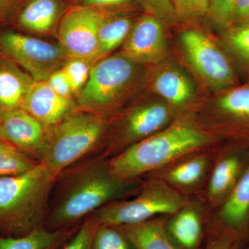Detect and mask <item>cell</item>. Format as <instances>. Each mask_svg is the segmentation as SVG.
I'll return each instance as SVG.
<instances>
[{
  "label": "cell",
  "mask_w": 249,
  "mask_h": 249,
  "mask_svg": "<svg viewBox=\"0 0 249 249\" xmlns=\"http://www.w3.org/2000/svg\"><path fill=\"white\" fill-rule=\"evenodd\" d=\"M170 119L168 106L151 103L131 107L118 119L112 137L103 155L108 158L135 142L161 130Z\"/></svg>",
  "instance_id": "cell-10"
},
{
  "label": "cell",
  "mask_w": 249,
  "mask_h": 249,
  "mask_svg": "<svg viewBox=\"0 0 249 249\" xmlns=\"http://www.w3.org/2000/svg\"><path fill=\"white\" fill-rule=\"evenodd\" d=\"M242 24H249V0H237L235 4L232 26Z\"/></svg>",
  "instance_id": "cell-35"
},
{
  "label": "cell",
  "mask_w": 249,
  "mask_h": 249,
  "mask_svg": "<svg viewBox=\"0 0 249 249\" xmlns=\"http://www.w3.org/2000/svg\"><path fill=\"white\" fill-rule=\"evenodd\" d=\"M127 183L113 177L108 158L102 155L80 160L59 175L44 226L57 230L78 225L120 196Z\"/></svg>",
  "instance_id": "cell-1"
},
{
  "label": "cell",
  "mask_w": 249,
  "mask_h": 249,
  "mask_svg": "<svg viewBox=\"0 0 249 249\" xmlns=\"http://www.w3.org/2000/svg\"><path fill=\"white\" fill-rule=\"evenodd\" d=\"M177 16L196 19L207 14L209 0H173Z\"/></svg>",
  "instance_id": "cell-31"
},
{
  "label": "cell",
  "mask_w": 249,
  "mask_h": 249,
  "mask_svg": "<svg viewBox=\"0 0 249 249\" xmlns=\"http://www.w3.org/2000/svg\"><path fill=\"white\" fill-rule=\"evenodd\" d=\"M139 66L121 52L95 62L88 82L75 97L77 109L106 119L132 89Z\"/></svg>",
  "instance_id": "cell-5"
},
{
  "label": "cell",
  "mask_w": 249,
  "mask_h": 249,
  "mask_svg": "<svg viewBox=\"0 0 249 249\" xmlns=\"http://www.w3.org/2000/svg\"><path fill=\"white\" fill-rule=\"evenodd\" d=\"M98 225L91 215L85 218L74 235L61 249H91V242Z\"/></svg>",
  "instance_id": "cell-30"
},
{
  "label": "cell",
  "mask_w": 249,
  "mask_h": 249,
  "mask_svg": "<svg viewBox=\"0 0 249 249\" xmlns=\"http://www.w3.org/2000/svg\"><path fill=\"white\" fill-rule=\"evenodd\" d=\"M132 0H80V5L107 9L111 6H121L130 2Z\"/></svg>",
  "instance_id": "cell-37"
},
{
  "label": "cell",
  "mask_w": 249,
  "mask_h": 249,
  "mask_svg": "<svg viewBox=\"0 0 249 249\" xmlns=\"http://www.w3.org/2000/svg\"><path fill=\"white\" fill-rule=\"evenodd\" d=\"M106 9L76 4L67 9L56 31L59 45L67 58L99 60L98 32Z\"/></svg>",
  "instance_id": "cell-8"
},
{
  "label": "cell",
  "mask_w": 249,
  "mask_h": 249,
  "mask_svg": "<svg viewBox=\"0 0 249 249\" xmlns=\"http://www.w3.org/2000/svg\"><path fill=\"white\" fill-rule=\"evenodd\" d=\"M179 40L187 60L206 83L217 89L235 85L230 60L208 36L199 31L186 30L181 33Z\"/></svg>",
  "instance_id": "cell-9"
},
{
  "label": "cell",
  "mask_w": 249,
  "mask_h": 249,
  "mask_svg": "<svg viewBox=\"0 0 249 249\" xmlns=\"http://www.w3.org/2000/svg\"><path fill=\"white\" fill-rule=\"evenodd\" d=\"M218 107L234 119L249 121V85L229 89L218 100Z\"/></svg>",
  "instance_id": "cell-24"
},
{
  "label": "cell",
  "mask_w": 249,
  "mask_h": 249,
  "mask_svg": "<svg viewBox=\"0 0 249 249\" xmlns=\"http://www.w3.org/2000/svg\"><path fill=\"white\" fill-rule=\"evenodd\" d=\"M152 88L157 94L170 104L183 107L188 104L196 94L193 80L176 67H163L152 80Z\"/></svg>",
  "instance_id": "cell-16"
},
{
  "label": "cell",
  "mask_w": 249,
  "mask_h": 249,
  "mask_svg": "<svg viewBox=\"0 0 249 249\" xmlns=\"http://www.w3.org/2000/svg\"><path fill=\"white\" fill-rule=\"evenodd\" d=\"M38 163L30 155L0 139V176L22 173Z\"/></svg>",
  "instance_id": "cell-23"
},
{
  "label": "cell",
  "mask_w": 249,
  "mask_h": 249,
  "mask_svg": "<svg viewBox=\"0 0 249 249\" xmlns=\"http://www.w3.org/2000/svg\"><path fill=\"white\" fill-rule=\"evenodd\" d=\"M91 249H134L118 227L98 225L91 242Z\"/></svg>",
  "instance_id": "cell-26"
},
{
  "label": "cell",
  "mask_w": 249,
  "mask_h": 249,
  "mask_svg": "<svg viewBox=\"0 0 249 249\" xmlns=\"http://www.w3.org/2000/svg\"><path fill=\"white\" fill-rule=\"evenodd\" d=\"M228 47L249 67V24L232 26L225 35Z\"/></svg>",
  "instance_id": "cell-28"
},
{
  "label": "cell",
  "mask_w": 249,
  "mask_h": 249,
  "mask_svg": "<svg viewBox=\"0 0 249 249\" xmlns=\"http://www.w3.org/2000/svg\"><path fill=\"white\" fill-rule=\"evenodd\" d=\"M25 0H0V23L9 19Z\"/></svg>",
  "instance_id": "cell-36"
},
{
  "label": "cell",
  "mask_w": 249,
  "mask_h": 249,
  "mask_svg": "<svg viewBox=\"0 0 249 249\" xmlns=\"http://www.w3.org/2000/svg\"><path fill=\"white\" fill-rule=\"evenodd\" d=\"M1 114H2V112H1V111H0V119H1Z\"/></svg>",
  "instance_id": "cell-39"
},
{
  "label": "cell",
  "mask_w": 249,
  "mask_h": 249,
  "mask_svg": "<svg viewBox=\"0 0 249 249\" xmlns=\"http://www.w3.org/2000/svg\"><path fill=\"white\" fill-rule=\"evenodd\" d=\"M66 10L63 0H25L15 14V22L29 34L49 36L56 33Z\"/></svg>",
  "instance_id": "cell-14"
},
{
  "label": "cell",
  "mask_w": 249,
  "mask_h": 249,
  "mask_svg": "<svg viewBox=\"0 0 249 249\" xmlns=\"http://www.w3.org/2000/svg\"><path fill=\"white\" fill-rule=\"evenodd\" d=\"M3 57H4V55L1 53V49H0V61H1V59H2Z\"/></svg>",
  "instance_id": "cell-38"
},
{
  "label": "cell",
  "mask_w": 249,
  "mask_h": 249,
  "mask_svg": "<svg viewBox=\"0 0 249 249\" xmlns=\"http://www.w3.org/2000/svg\"><path fill=\"white\" fill-rule=\"evenodd\" d=\"M183 204L184 199L178 192L163 181H154L147 183L131 200L111 201L91 216L98 225L122 227L160 214H175Z\"/></svg>",
  "instance_id": "cell-6"
},
{
  "label": "cell",
  "mask_w": 249,
  "mask_h": 249,
  "mask_svg": "<svg viewBox=\"0 0 249 249\" xmlns=\"http://www.w3.org/2000/svg\"><path fill=\"white\" fill-rule=\"evenodd\" d=\"M247 249H249V248Z\"/></svg>",
  "instance_id": "cell-40"
},
{
  "label": "cell",
  "mask_w": 249,
  "mask_h": 249,
  "mask_svg": "<svg viewBox=\"0 0 249 249\" xmlns=\"http://www.w3.org/2000/svg\"><path fill=\"white\" fill-rule=\"evenodd\" d=\"M155 16L163 20H171L177 16L173 0H143Z\"/></svg>",
  "instance_id": "cell-34"
},
{
  "label": "cell",
  "mask_w": 249,
  "mask_h": 249,
  "mask_svg": "<svg viewBox=\"0 0 249 249\" xmlns=\"http://www.w3.org/2000/svg\"><path fill=\"white\" fill-rule=\"evenodd\" d=\"M46 81L59 96L75 100L74 93L71 89V85L62 68L53 72Z\"/></svg>",
  "instance_id": "cell-33"
},
{
  "label": "cell",
  "mask_w": 249,
  "mask_h": 249,
  "mask_svg": "<svg viewBox=\"0 0 249 249\" xmlns=\"http://www.w3.org/2000/svg\"><path fill=\"white\" fill-rule=\"evenodd\" d=\"M93 63L83 58H68L62 70L70 81L75 97L86 84Z\"/></svg>",
  "instance_id": "cell-27"
},
{
  "label": "cell",
  "mask_w": 249,
  "mask_h": 249,
  "mask_svg": "<svg viewBox=\"0 0 249 249\" xmlns=\"http://www.w3.org/2000/svg\"><path fill=\"white\" fill-rule=\"evenodd\" d=\"M237 0H209L207 14L214 24L222 28L232 26V15Z\"/></svg>",
  "instance_id": "cell-29"
},
{
  "label": "cell",
  "mask_w": 249,
  "mask_h": 249,
  "mask_svg": "<svg viewBox=\"0 0 249 249\" xmlns=\"http://www.w3.org/2000/svg\"><path fill=\"white\" fill-rule=\"evenodd\" d=\"M0 49L35 81L48 79L68 58L58 43L11 30L0 32Z\"/></svg>",
  "instance_id": "cell-7"
},
{
  "label": "cell",
  "mask_w": 249,
  "mask_h": 249,
  "mask_svg": "<svg viewBox=\"0 0 249 249\" xmlns=\"http://www.w3.org/2000/svg\"><path fill=\"white\" fill-rule=\"evenodd\" d=\"M249 216V166L233 189L221 212L222 229L240 237Z\"/></svg>",
  "instance_id": "cell-18"
},
{
  "label": "cell",
  "mask_w": 249,
  "mask_h": 249,
  "mask_svg": "<svg viewBox=\"0 0 249 249\" xmlns=\"http://www.w3.org/2000/svg\"><path fill=\"white\" fill-rule=\"evenodd\" d=\"M48 129L22 108L3 112L0 119V139L38 161ZM39 162V161H38Z\"/></svg>",
  "instance_id": "cell-12"
},
{
  "label": "cell",
  "mask_w": 249,
  "mask_h": 249,
  "mask_svg": "<svg viewBox=\"0 0 249 249\" xmlns=\"http://www.w3.org/2000/svg\"><path fill=\"white\" fill-rule=\"evenodd\" d=\"M79 226L52 230L42 225L19 237L0 235V249H61Z\"/></svg>",
  "instance_id": "cell-17"
},
{
  "label": "cell",
  "mask_w": 249,
  "mask_h": 249,
  "mask_svg": "<svg viewBox=\"0 0 249 249\" xmlns=\"http://www.w3.org/2000/svg\"><path fill=\"white\" fill-rule=\"evenodd\" d=\"M210 137L188 124H177L129 145L108 159L114 178L123 182L149 173L204 146Z\"/></svg>",
  "instance_id": "cell-3"
},
{
  "label": "cell",
  "mask_w": 249,
  "mask_h": 249,
  "mask_svg": "<svg viewBox=\"0 0 249 249\" xmlns=\"http://www.w3.org/2000/svg\"><path fill=\"white\" fill-rule=\"evenodd\" d=\"M208 160L206 157H196L183 162L167 173L165 178L174 184L189 186L197 182L202 177Z\"/></svg>",
  "instance_id": "cell-25"
},
{
  "label": "cell",
  "mask_w": 249,
  "mask_h": 249,
  "mask_svg": "<svg viewBox=\"0 0 249 249\" xmlns=\"http://www.w3.org/2000/svg\"><path fill=\"white\" fill-rule=\"evenodd\" d=\"M241 168L240 160L231 156L219 162L214 168L209 183V193L217 197L224 195L234 184Z\"/></svg>",
  "instance_id": "cell-22"
},
{
  "label": "cell",
  "mask_w": 249,
  "mask_h": 249,
  "mask_svg": "<svg viewBox=\"0 0 249 249\" xmlns=\"http://www.w3.org/2000/svg\"><path fill=\"white\" fill-rule=\"evenodd\" d=\"M35 80L11 59L0 61V111L21 108Z\"/></svg>",
  "instance_id": "cell-15"
},
{
  "label": "cell",
  "mask_w": 249,
  "mask_h": 249,
  "mask_svg": "<svg viewBox=\"0 0 249 249\" xmlns=\"http://www.w3.org/2000/svg\"><path fill=\"white\" fill-rule=\"evenodd\" d=\"M58 178L40 163L22 173L0 176V235L19 237L44 225Z\"/></svg>",
  "instance_id": "cell-2"
},
{
  "label": "cell",
  "mask_w": 249,
  "mask_h": 249,
  "mask_svg": "<svg viewBox=\"0 0 249 249\" xmlns=\"http://www.w3.org/2000/svg\"><path fill=\"white\" fill-rule=\"evenodd\" d=\"M133 24L130 16L126 15L112 16L108 14L106 9V15L98 32L101 59L109 55L121 45H124Z\"/></svg>",
  "instance_id": "cell-21"
},
{
  "label": "cell",
  "mask_w": 249,
  "mask_h": 249,
  "mask_svg": "<svg viewBox=\"0 0 249 249\" xmlns=\"http://www.w3.org/2000/svg\"><path fill=\"white\" fill-rule=\"evenodd\" d=\"M21 108L47 129L77 109L75 100L59 96L46 80L35 81Z\"/></svg>",
  "instance_id": "cell-13"
},
{
  "label": "cell",
  "mask_w": 249,
  "mask_h": 249,
  "mask_svg": "<svg viewBox=\"0 0 249 249\" xmlns=\"http://www.w3.org/2000/svg\"><path fill=\"white\" fill-rule=\"evenodd\" d=\"M237 235L224 231H214L210 236L205 249H240Z\"/></svg>",
  "instance_id": "cell-32"
},
{
  "label": "cell",
  "mask_w": 249,
  "mask_h": 249,
  "mask_svg": "<svg viewBox=\"0 0 249 249\" xmlns=\"http://www.w3.org/2000/svg\"><path fill=\"white\" fill-rule=\"evenodd\" d=\"M167 234L178 249H199L203 240L202 220L195 210L181 209L165 222Z\"/></svg>",
  "instance_id": "cell-19"
},
{
  "label": "cell",
  "mask_w": 249,
  "mask_h": 249,
  "mask_svg": "<svg viewBox=\"0 0 249 249\" xmlns=\"http://www.w3.org/2000/svg\"><path fill=\"white\" fill-rule=\"evenodd\" d=\"M118 227L134 249H178L168 237L161 218Z\"/></svg>",
  "instance_id": "cell-20"
},
{
  "label": "cell",
  "mask_w": 249,
  "mask_h": 249,
  "mask_svg": "<svg viewBox=\"0 0 249 249\" xmlns=\"http://www.w3.org/2000/svg\"><path fill=\"white\" fill-rule=\"evenodd\" d=\"M121 53L138 65H155L166 58V37L161 19L145 15L134 22Z\"/></svg>",
  "instance_id": "cell-11"
},
{
  "label": "cell",
  "mask_w": 249,
  "mask_h": 249,
  "mask_svg": "<svg viewBox=\"0 0 249 249\" xmlns=\"http://www.w3.org/2000/svg\"><path fill=\"white\" fill-rule=\"evenodd\" d=\"M107 127L104 118L78 109L73 111L48 129L39 163L59 177L98 148Z\"/></svg>",
  "instance_id": "cell-4"
}]
</instances>
